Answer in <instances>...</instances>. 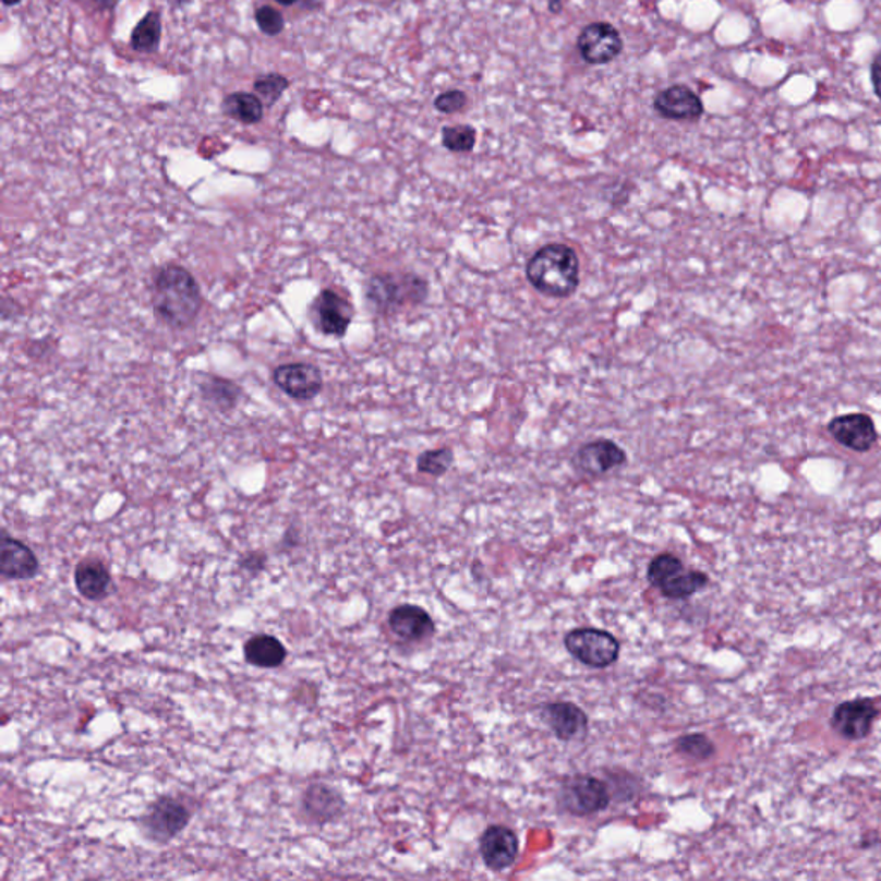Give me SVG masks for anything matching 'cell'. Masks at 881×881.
<instances>
[{
  "mask_svg": "<svg viewBox=\"0 0 881 881\" xmlns=\"http://www.w3.org/2000/svg\"><path fill=\"white\" fill-rule=\"evenodd\" d=\"M150 293L154 315L176 330L192 327L204 306L201 285L189 269L178 264H168L154 273Z\"/></svg>",
  "mask_w": 881,
  "mask_h": 881,
  "instance_id": "cell-1",
  "label": "cell"
},
{
  "mask_svg": "<svg viewBox=\"0 0 881 881\" xmlns=\"http://www.w3.org/2000/svg\"><path fill=\"white\" fill-rule=\"evenodd\" d=\"M527 281L550 299H570L579 290L580 261L576 250L565 243L541 246L527 261Z\"/></svg>",
  "mask_w": 881,
  "mask_h": 881,
  "instance_id": "cell-2",
  "label": "cell"
},
{
  "mask_svg": "<svg viewBox=\"0 0 881 881\" xmlns=\"http://www.w3.org/2000/svg\"><path fill=\"white\" fill-rule=\"evenodd\" d=\"M429 297L427 279L415 273L374 274L365 285V299L381 315L419 306Z\"/></svg>",
  "mask_w": 881,
  "mask_h": 881,
  "instance_id": "cell-3",
  "label": "cell"
},
{
  "mask_svg": "<svg viewBox=\"0 0 881 881\" xmlns=\"http://www.w3.org/2000/svg\"><path fill=\"white\" fill-rule=\"evenodd\" d=\"M648 580L668 600H689L708 588L710 577L701 570H689L678 556L661 553L651 559Z\"/></svg>",
  "mask_w": 881,
  "mask_h": 881,
  "instance_id": "cell-4",
  "label": "cell"
},
{
  "mask_svg": "<svg viewBox=\"0 0 881 881\" xmlns=\"http://www.w3.org/2000/svg\"><path fill=\"white\" fill-rule=\"evenodd\" d=\"M558 800L571 817H592L610 808L612 792L600 776L577 773L562 784Z\"/></svg>",
  "mask_w": 881,
  "mask_h": 881,
  "instance_id": "cell-5",
  "label": "cell"
},
{
  "mask_svg": "<svg viewBox=\"0 0 881 881\" xmlns=\"http://www.w3.org/2000/svg\"><path fill=\"white\" fill-rule=\"evenodd\" d=\"M564 644L571 657L589 668H610L620 657V641L608 630L580 627L565 636Z\"/></svg>",
  "mask_w": 881,
  "mask_h": 881,
  "instance_id": "cell-6",
  "label": "cell"
},
{
  "mask_svg": "<svg viewBox=\"0 0 881 881\" xmlns=\"http://www.w3.org/2000/svg\"><path fill=\"white\" fill-rule=\"evenodd\" d=\"M309 317L315 330L327 338H345L350 329L355 311L350 300L333 288H326L309 306Z\"/></svg>",
  "mask_w": 881,
  "mask_h": 881,
  "instance_id": "cell-7",
  "label": "cell"
},
{
  "mask_svg": "<svg viewBox=\"0 0 881 881\" xmlns=\"http://www.w3.org/2000/svg\"><path fill=\"white\" fill-rule=\"evenodd\" d=\"M190 820L192 811L183 800L164 796L152 804L140 823L150 841L169 842L189 826Z\"/></svg>",
  "mask_w": 881,
  "mask_h": 881,
  "instance_id": "cell-8",
  "label": "cell"
},
{
  "mask_svg": "<svg viewBox=\"0 0 881 881\" xmlns=\"http://www.w3.org/2000/svg\"><path fill=\"white\" fill-rule=\"evenodd\" d=\"M629 455L612 439H596L577 449L571 458V467L583 478H603L604 473L627 466Z\"/></svg>",
  "mask_w": 881,
  "mask_h": 881,
  "instance_id": "cell-9",
  "label": "cell"
},
{
  "mask_svg": "<svg viewBox=\"0 0 881 881\" xmlns=\"http://www.w3.org/2000/svg\"><path fill=\"white\" fill-rule=\"evenodd\" d=\"M577 50L588 64H608L624 52V38L615 26L596 21L583 26L577 38Z\"/></svg>",
  "mask_w": 881,
  "mask_h": 881,
  "instance_id": "cell-10",
  "label": "cell"
},
{
  "mask_svg": "<svg viewBox=\"0 0 881 881\" xmlns=\"http://www.w3.org/2000/svg\"><path fill=\"white\" fill-rule=\"evenodd\" d=\"M273 383L290 396L291 400L311 401L324 389V377L321 369L312 363H282L273 371Z\"/></svg>",
  "mask_w": 881,
  "mask_h": 881,
  "instance_id": "cell-11",
  "label": "cell"
},
{
  "mask_svg": "<svg viewBox=\"0 0 881 881\" xmlns=\"http://www.w3.org/2000/svg\"><path fill=\"white\" fill-rule=\"evenodd\" d=\"M878 714L880 710L871 699H853L833 710L830 725L844 739L862 740L871 734Z\"/></svg>",
  "mask_w": 881,
  "mask_h": 881,
  "instance_id": "cell-12",
  "label": "cell"
},
{
  "mask_svg": "<svg viewBox=\"0 0 881 881\" xmlns=\"http://www.w3.org/2000/svg\"><path fill=\"white\" fill-rule=\"evenodd\" d=\"M829 433L838 445L856 454H868L878 443L877 425L866 413L833 417L829 424Z\"/></svg>",
  "mask_w": 881,
  "mask_h": 881,
  "instance_id": "cell-13",
  "label": "cell"
},
{
  "mask_svg": "<svg viewBox=\"0 0 881 881\" xmlns=\"http://www.w3.org/2000/svg\"><path fill=\"white\" fill-rule=\"evenodd\" d=\"M482 861L491 871H505L511 868L519 857V836L503 824H491L479 841Z\"/></svg>",
  "mask_w": 881,
  "mask_h": 881,
  "instance_id": "cell-14",
  "label": "cell"
},
{
  "mask_svg": "<svg viewBox=\"0 0 881 881\" xmlns=\"http://www.w3.org/2000/svg\"><path fill=\"white\" fill-rule=\"evenodd\" d=\"M653 109L668 121H698L704 114V104L687 85H672L654 95Z\"/></svg>",
  "mask_w": 881,
  "mask_h": 881,
  "instance_id": "cell-15",
  "label": "cell"
},
{
  "mask_svg": "<svg viewBox=\"0 0 881 881\" xmlns=\"http://www.w3.org/2000/svg\"><path fill=\"white\" fill-rule=\"evenodd\" d=\"M391 632L405 642L427 641L436 633L433 616L417 604H398L388 615Z\"/></svg>",
  "mask_w": 881,
  "mask_h": 881,
  "instance_id": "cell-16",
  "label": "cell"
},
{
  "mask_svg": "<svg viewBox=\"0 0 881 881\" xmlns=\"http://www.w3.org/2000/svg\"><path fill=\"white\" fill-rule=\"evenodd\" d=\"M541 713L551 732L564 743H570L588 734L589 716L582 708L577 707L576 702H547Z\"/></svg>",
  "mask_w": 881,
  "mask_h": 881,
  "instance_id": "cell-17",
  "label": "cell"
},
{
  "mask_svg": "<svg viewBox=\"0 0 881 881\" xmlns=\"http://www.w3.org/2000/svg\"><path fill=\"white\" fill-rule=\"evenodd\" d=\"M40 562L20 539L4 534L0 543V576L11 580H28L37 576Z\"/></svg>",
  "mask_w": 881,
  "mask_h": 881,
  "instance_id": "cell-18",
  "label": "cell"
},
{
  "mask_svg": "<svg viewBox=\"0 0 881 881\" xmlns=\"http://www.w3.org/2000/svg\"><path fill=\"white\" fill-rule=\"evenodd\" d=\"M345 808L347 804L343 796L330 785L312 784L303 792L302 809L312 823L326 824L336 821L343 817Z\"/></svg>",
  "mask_w": 881,
  "mask_h": 881,
  "instance_id": "cell-19",
  "label": "cell"
},
{
  "mask_svg": "<svg viewBox=\"0 0 881 881\" xmlns=\"http://www.w3.org/2000/svg\"><path fill=\"white\" fill-rule=\"evenodd\" d=\"M110 582L109 568L100 559H83L74 570V583L85 600L100 601L109 596Z\"/></svg>",
  "mask_w": 881,
  "mask_h": 881,
  "instance_id": "cell-20",
  "label": "cell"
},
{
  "mask_svg": "<svg viewBox=\"0 0 881 881\" xmlns=\"http://www.w3.org/2000/svg\"><path fill=\"white\" fill-rule=\"evenodd\" d=\"M243 654L249 665L257 668H278L285 663L288 651L278 637L269 633H258L250 637L243 648Z\"/></svg>",
  "mask_w": 881,
  "mask_h": 881,
  "instance_id": "cell-21",
  "label": "cell"
},
{
  "mask_svg": "<svg viewBox=\"0 0 881 881\" xmlns=\"http://www.w3.org/2000/svg\"><path fill=\"white\" fill-rule=\"evenodd\" d=\"M198 393L204 403L220 413H228L237 409L243 391L233 381L226 377L207 376L198 384Z\"/></svg>",
  "mask_w": 881,
  "mask_h": 881,
  "instance_id": "cell-22",
  "label": "cell"
},
{
  "mask_svg": "<svg viewBox=\"0 0 881 881\" xmlns=\"http://www.w3.org/2000/svg\"><path fill=\"white\" fill-rule=\"evenodd\" d=\"M222 110L228 118L241 124H258L264 119V104L258 95L249 92H234L226 95Z\"/></svg>",
  "mask_w": 881,
  "mask_h": 881,
  "instance_id": "cell-23",
  "label": "cell"
},
{
  "mask_svg": "<svg viewBox=\"0 0 881 881\" xmlns=\"http://www.w3.org/2000/svg\"><path fill=\"white\" fill-rule=\"evenodd\" d=\"M162 37V17L159 11H148L131 33V47L136 52H156Z\"/></svg>",
  "mask_w": 881,
  "mask_h": 881,
  "instance_id": "cell-24",
  "label": "cell"
},
{
  "mask_svg": "<svg viewBox=\"0 0 881 881\" xmlns=\"http://www.w3.org/2000/svg\"><path fill=\"white\" fill-rule=\"evenodd\" d=\"M440 142L446 150L454 152V154H469L475 148L478 131L470 124L445 126L440 131Z\"/></svg>",
  "mask_w": 881,
  "mask_h": 881,
  "instance_id": "cell-25",
  "label": "cell"
},
{
  "mask_svg": "<svg viewBox=\"0 0 881 881\" xmlns=\"http://www.w3.org/2000/svg\"><path fill=\"white\" fill-rule=\"evenodd\" d=\"M454 461V449L449 448V446L427 449V451H424V454L419 455V458H417V470L421 473H425V475L443 478V475L451 469Z\"/></svg>",
  "mask_w": 881,
  "mask_h": 881,
  "instance_id": "cell-26",
  "label": "cell"
},
{
  "mask_svg": "<svg viewBox=\"0 0 881 881\" xmlns=\"http://www.w3.org/2000/svg\"><path fill=\"white\" fill-rule=\"evenodd\" d=\"M675 751L696 761H708L713 758L716 747L704 734H689L675 740Z\"/></svg>",
  "mask_w": 881,
  "mask_h": 881,
  "instance_id": "cell-27",
  "label": "cell"
},
{
  "mask_svg": "<svg viewBox=\"0 0 881 881\" xmlns=\"http://www.w3.org/2000/svg\"><path fill=\"white\" fill-rule=\"evenodd\" d=\"M290 88V80L279 73L261 74L255 82H253V92L258 95L262 102L267 106H274L278 102L281 95Z\"/></svg>",
  "mask_w": 881,
  "mask_h": 881,
  "instance_id": "cell-28",
  "label": "cell"
},
{
  "mask_svg": "<svg viewBox=\"0 0 881 881\" xmlns=\"http://www.w3.org/2000/svg\"><path fill=\"white\" fill-rule=\"evenodd\" d=\"M255 23L267 37H276L285 29V17L273 5H262L255 11Z\"/></svg>",
  "mask_w": 881,
  "mask_h": 881,
  "instance_id": "cell-29",
  "label": "cell"
},
{
  "mask_svg": "<svg viewBox=\"0 0 881 881\" xmlns=\"http://www.w3.org/2000/svg\"><path fill=\"white\" fill-rule=\"evenodd\" d=\"M467 106H469V97L466 92L461 90L443 92L434 100V107L439 110L440 114H458Z\"/></svg>",
  "mask_w": 881,
  "mask_h": 881,
  "instance_id": "cell-30",
  "label": "cell"
},
{
  "mask_svg": "<svg viewBox=\"0 0 881 881\" xmlns=\"http://www.w3.org/2000/svg\"><path fill=\"white\" fill-rule=\"evenodd\" d=\"M267 565V556L261 551H255V553H249V555L243 556L240 559V567L243 570L249 571V574H258V571L264 570Z\"/></svg>",
  "mask_w": 881,
  "mask_h": 881,
  "instance_id": "cell-31",
  "label": "cell"
},
{
  "mask_svg": "<svg viewBox=\"0 0 881 881\" xmlns=\"http://www.w3.org/2000/svg\"><path fill=\"white\" fill-rule=\"evenodd\" d=\"M871 83H873L874 94L881 100V50L871 62Z\"/></svg>",
  "mask_w": 881,
  "mask_h": 881,
  "instance_id": "cell-32",
  "label": "cell"
},
{
  "mask_svg": "<svg viewBox=\"0 0 881 881\" xmlns=\"http://www.w3.org/2000/svg\"><path fill=\"white\" fill-rule=\"evenodd\" d=\"M90 2L98 11H112L118 5V0H90Z\"/></svg>",
  "mask_w": 881,
  "mask_h": 881,
  "instance_id": "cell-33",
  "label": "cell"
},
{
  "mask_svg": "<svg viewBox=\"0 0 881 881\" xmlns=\"http://www.w3.org/2000/svg\"><path fill=\"white\" fill-rule=\"evenodd\" d=\"M547 9H550L551 13L553 14L562 13V9H564V0H550Z\"/></svg>",
  "mask_w": 881,
  "mask_h": 881,
  "instance_id": "cell-34",
  "label": "cell"
},
{
  "mask_svg": "<svg viewBox=\"0 0 881 881\" xmlns=\"http://www.w3.org/2000/svg\"><path fill=\"white\" fill-rule=\"evenodd\" d=\"M174 8H183V5L190 4L192 0H169Z\"/></svg>",
  "mask_w": 881,
  "mask_h": 881,
  "instance_id": "cell-35",
  "label": "cell"
},
{
  "mask_svg": "<svg viewBox=\"0 0 881 881\" xmlns=\"http://www.w3.org/2000/svg\"><path fill=\"white\" fill-rule=\"evenodd\" d=\"M4 2L5 8H14V5L21 4V0H2Z\"/></svg>",
  "mask_w": 881,
  "mask_h": 881,
  "instance_id": "cell-36",
  "label": "cell"
},
{
  "mask_svg": "<svg viewBox=\"0 0 881 881\" xmlns=\"http://www.w3.org/2000/svg\"><path fill=\"white\" fill-rule=\"evenodd\" d=\"M276 2H278V4H281V5H293V4H297V2H299V0H276Z\"/></svg>",
  "mask_w": 881,
  "mask_h": 881,
  "instance_id": "cell-37",
  "label": "cell"
}]
</instances>
